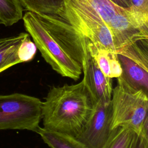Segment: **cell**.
<instances>
[{
	"label": "cell",
	"mask_w": 148,
	"mask_h": 148,
	"mask_svg": "<svg viewBox=\"0 0 148 148\" xmlns=\"http://www.w3.org/2000/svg\"><path fill=\"white\" fill-rule=\"evenodd\" d=\"M37 133L51 148H88L76 138L65 134L47 130L43 127H40Z\"/></svg>",
	"instance_id": "8fae6325"
},
{
	"label": "cell",
	"mask_w": 148,
	"mask_h": 148,
	"mask_svg": "<svg viewBox=\"0 0 148 148\" xmlns=\"http://www.w3.org/2000/svg\"><path fill=\"white\" fill-rule=\"evenodd\" d=\"M114 5L122 8H128L131 6L130 0H109Z\"/></svg>",
	"instance_id": "ac0fdd59"
},
{
	"label": "cell",
	"mask_w": 148,
	"mask_h": 148,
	"mask_svg": "<svg viewBox=\"0 0 148 148\" xmlns=\"http://www.w3.org/2000/svg\"><path fill=\"white\" fill-rule=\"evenodd\" d=\"M36 50V46L34 42L30 39L29 35L22 41L18 48L17 56L20 63L31 61L34 58Z\"/></svg>",
	"instance_id": "9a60e30c"
},
{
	"label": "cell",
	"mask_w": 148,
	"mask_h": 148,
	"mask_svg": "<svg viewBox=\"0 0 148 148\" xmlns=\"http://www.w3.org/2000/svg\"><path fill=\"white\" fill-rule=\"evenodd\" d=\"M82 72L83 79L95 102H110L113 91L112 79L101 71L88 50L82 64Z\"/></svg>",
	"instance_id": "52a82bcc"
},
{
	"label": "cell",
	"mask_w": 148,
	"mask_h": 148,
	"mask_svg": "<svg viewBox=\"0 0 148 148\" xmlns=\"http://www.w3.org/2000/svg\"><path fill=\"white\" fill-rule=\"evenodd\" d=\"M111 102H97L94 110L76 138L88 148H102L112 132Z\"/></svg>",
	"instance_id": "5b68a950"
},
{
	"label": "cell",
	"mask_w": 148,
	"mask_h": 148,
	"mask_svg": "<svg viewBox=\"0 0 148 148\" xmlns=\"http://www.w3.org/2000/svg\"><path fill=\"white\" fill-rule=\"evenodd\" d=\"M23 10L36 13L56 14L60 12L62 0H18Z\"/></svg>",
	"instance_id": "5bb4252c"
},
{
	"label": "cell",
	"mask_w": 148,
	"mask_h": 148,
	"mask_svg": "<svg viewBox=\"0 0 148 148\" xmlns=\"http://www.w3.org/2000/svg\"><path fill=\"white\" fill-rule=\"evenodd\" d=\"M9 37L3 38H0V47L2 46L4 43H5L9 39Z\"/></svg>",
	"instance_id": "d6986e66"
},
{
	"label": "cell",
	"mask_w": 148,
	"mask_h": 148,
	"mask_svg": "<svg viewBox=\"0 0 148 148\" xmlns=\"http://www.w3.org/2000/svg\"><path fill=\"white\" fill-rule=\"evenodd\" d=\"M28 35V33L22 32L10 36L8 40L0 47V73L20 63L17 56L18 48L22 41Z\"/></svg>",
	"instance_id": "30bf717a"
},
{
	"label": "cell",
	"mask_w": 148,
	"mask_h": 148,
	"mask_svg": "<svg viewBox=\"0 0 148 148\" xmlns=\"http://www.w3.org/2000/svg\"><path fill=\"white\" fill-rule=\"evenodd\" d=\"M138 135L127 127H117L112 131L102 148H134Z\"/></svg>",
	"instance_id": "7c38bea8"
},
{
	"label": "cell",
	"mask_w": 148,
	"mask_h": 148,
	"mask_svg": "<svg viewBox=\"0 0 148 148\" xmlns=\"http://www.w3.org/2000/svg\"><path fill=\"white\" fill-rule=\"evenodd\" d=\"M147 128L144 129L142 132L138 135L136 143L134 148H148Z\"/></svg>",
	"instance_id": "e0dca14e"
},
{
	"label": "cell",
	"mask_w": 148,
	"mask_h": 148,
	"mask_svg": "<svg viewBox=\"0 0 148 148\" xmlns=\"http://www.w3.org/2000/svg\"><path fill=\"white\" fill-rule=\"evenodd\" d=\"M40 99L20 93L0 95V130H26L37 133L42 120Z\"/></svg>",
	"instance_id": "277c9868"
},
{
	"label": "cell",
	"mask_w": 148,
	"mask_h": 148,
	"mask_svg": "<svg viewBox=\"0 0 148 148\" xmlns=\"http://www.w3.org/2000/svg\"><path fill=\"white\" fill-rule=\"evenodd\" d=\"M122 68L121 76L132 86L148 94V62L117 54Z\"/></svg>",
	"instance_id": "ba28073f"
},
{
	"label": "cell",
	"mask_w": 148,
	"mask_h": 148,
	"mask_svg": "<svg viewBox=\"0 0 148 148\" xmlns=\"http://www.w3.org/2000/svg\"><path fill=\"white\" fill-rule=\"evenodd\" d=\"M108 27L117 54L138 41L148 39V28L138 23L128 8H121L112 17Z\"/></svg>",
	"instance_id": "8992f818"
},
{
	"label": "cell",
	"mask_w": 148,
	"mask_h": 148,
	"mask_svg": "<svg viewBox=\"0 0 148 148\" xmlns=\"http://www.w3.org/2000/svg\"><path fill=\"white\" fill-rule=\"evenodd\" d=\"M87 49L98 68L107 76L117 78L122 74V68L117 54L109 51L88 39Z\"/></svg>",
	"instance_id": "9c48e42d"
},
{
	"label": "cell",
	"mask_w": 148,
	"mask_h": 148,
	"mask_svg": "<svg viewBox=\"0 0 148 148\" xmlns=\"http://www.w3.org/2000/svg\"><path fill=\"white\" fill-rule=\"evenodd\" d=\"M130 8L137 12L148 15V0H130Z\"/></svg>",
	"instance_id": "2e32d148"
},
{
	"label": "cell",
	"mask_w": 148,
	"mask_h": 148,
	"mask_svg": "<svg viewBox=\"0 0 148 148\" xmlns=\"http://www.w3.org/2000/svg\"><path fill=\"white\" fill-rule=\"evenodd\" d=\"M23 9L18 0H0V24L9 27L22 19Z\"/></svg>",
	"instance_id": "4fadbf2b"
},
{
	"label": "cell",
	"mask_w": 148,
	"mask_h": 148,
	"mask_svg": "<svg viewBox=\"0 0 148 148\" xmlns=\"http://www.w3.org/2000/svg\"><path fill=\"white\" fill-rule=\"evenodd\" d=\"M24 25L52 69L63 77L78 80L88 52V39L56 14L27 11Z\"/></svg>",
	"instance_id": "6da1fadb"
},
{
	"label": "cell",
	"mask_w": 148,
	"mask_h": 148,
	"mask_svg": "<svg viewBox=\"0 0 148 148\" xmlns=\"http://www.w3.org/2000/svg\"><path fill=\"white\" fill-rule=\"evenodd\" d=\"M96 102L83 79L53 86L42 104L43 128L76 138L90 118Z\"/></svg>",
	"instance_id": "7a4b0ae2"
},
{
	"label": "cell",
	"mask_w": 148,
	"mask_h": 148,
	"mask_svg": "<svg viewBox=\"0 0 148 148\" xmlns=\"http://www.w3.org/2000/svg\"><path fill=\"white\" fill-rule=\"evenodd\" d=\"M148 94L126 82L121 76L111 97L112 130L127 127L138 135L148 128Z\"/></svg>",
	"instance_id": "3957f363"
}]
</instances>
